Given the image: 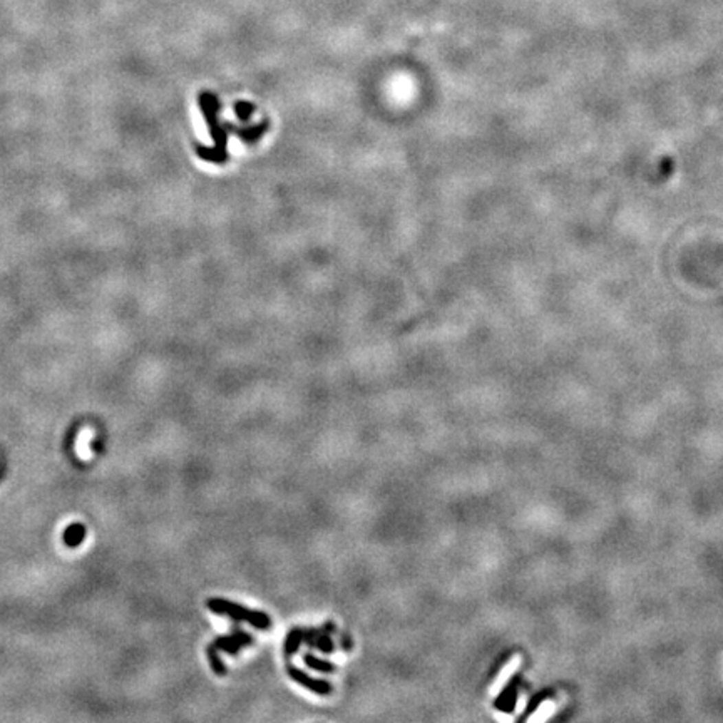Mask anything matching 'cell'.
Masks as SVG:
<instances>
[{"instance_id":"6da1fadb","label":"cell","mask_w":723,"mask_h":723,"mask_svg":"<svg viewBox=\"0 0 723 723\" xmlns=\"http://www.w3.org/2000/svg\"><path fill=\"white\" fill-rule=\"evenodd\" d=\"M208 608H210L213 613L225 614V616H230L234 621L249 623V625L255 626L256 630H261V632H265V630H268L271 626V618L268 616L267 613H263V611L249 610V608L238 605V603L228 601V599H221V598L208 599Z\"/></svg>"},{"instance_id":"7a4b0ae2","label":"cell","mask_w":723,"mask_h":723,"mask_svg":"<svg viewBox=\"0 0 723 723\" xmlns=\"http://www.w3.org/2000/svg\"><path fill=\"white\" fill-rule=\"evenodd\" d=\"M287 673L295 683H298L300 687L307 688V690L313 691V693L320 695V697H326V695H330L333 691L332 683L326 682V680L313 678V676H310L305 670H300V668L295 667V665H287Z\"/></svg>"},{"instance_id":"3957f363","label":"cell","mask_w":723,"mask_h":723,"mask_svg":"<svg viewBox=\"0 0 723 723\" xmlns=\"http://www.w3.org/2000/svg\"><path fill=\"white\" fill-rule=\"evenodd\" d=\"M252 643H253L252 634H248L246 632H241V630H238L236 626H234L233 634L221 636V638H218L216 641H213V645L216 646L218 649H223V652L230 653V655H236V653H240L241 649L246 648V646H249Z\"/></svg>"},{"instance_id":"277c9868","label":"cell","mask_w":723,"mask_h":723,"mask_svg":"<svg viewBox=\"0 0 723 723\" xmlns=\"http://www.w3.org/2000/svg\"><path fill=\"white\" fill-rule=\"evenodd\" d=\"M516 702H518V683L511 682L506 688H504L501 693H499V697L496 698L494 707L498 710L504 711V713H511V711H514Z\"/></svg>"},{"instance_id":"5b68a950","label":"cell","mask_w":723,"mask_h":723,"mask_svg":"<svg viewBox=\"0 0 723 723\" xmlns=\"http://www.w3.org/2000/svg\"><path fill=\"white\" fill-rule=\"evenodd\" d=\"M303 634H305V630L303 628H291L290 633L287 634L283 645V652L287 658H291V656L298 652L300 646L303 643Z\"/></svg>"},{"instance_id":"8992f818","label":"cell","mask_w":723,"mask_h":723,"mask_svg":"<svg viewBox=\"0 0 723 723\" xmlns=\"http://www.w3.org/2000/svg\"><path fill=\"white\" fill-rule=\"evenodd\" d=\"M303 663H305L307 667L310 668V670H315V671H318V673H333V671H335V665H333L332 661L318 658V656H315L313 653H310V652H307L305 655H303Z\"/></svg>"},{"instance_id":"52a82bcc","label":"cell","mask_w":723,"mask_h":723,"mask_svg":"<svg viewBox=\"0 0 723 723\" xmlns=\"http://www.w3.org/2000/svg\"><path fill=\"white\" fill-rule=\"evenodd\" d=\"M91 439H92V430L91 429L80 430L79 436H78V441H76V452H78L79 459H82V460H89L91 459V449H89V441Z\"/></svg>"},{"instance_id":"ba28073f","label":"cell","mask_w":723,"mask_h":723,"mask_svg":"<svg viewBox=\"0 0 723 723\" xmlns=\"http://www.w3.org/2000/svg\"><path fill=\"white\" fill-rule=\"evenodd\" d=\"M208 660H210L211 668H213V671L216 673V675H226V667L223 665L220 656H218V648L213 643L208 646Z\"/></svg>"},{"instance_id":"9c48e42d","label":"cell","mask_w":723,"mask_h":723,"mask_svg":"<svg viewBox=\"0 0 723 723\" xmlns=\"http://www.w3.org/2000/svg\"><path fill=\"white\" fill-rule=\"evenodd\" d=\"M315 648H318L322 653H325V655H332V653L335 652V643H333L330 633H325L322 630L320 636H318L317 641H315Z\"/></svg>"},{"instance_id":"30bf717a","label":"cell","mask_w":723,"mask_h":723,"mask_svg":"<svg viewBox=\"0 0 723 723\" xmlns=\"http://www.w3.org/2000/svg\"><path fill=\"white\" fill-rule=\"evenodd\" d=\"M551 713H553V703L546 702V703H542L540 709H537V713H534L531 718H533V720H544V718H548Z\"/></svg>"},{"instance_id":"8fae6325","label":"cell","mask_w":723,"mask_h":723,"mask_svg":"<svg viewBox=\"0 0 723 723\" xmlns=\"http://www.w3.org/2000/svg\"><path fill=\"white\" fill-rule=\"evenodd\" d=\"M322 633V628H309L305 630V634H303V641H307V645L311 646V648H315V641H317V638L320 636Z\"/></svg>"},{"instance_id":"7c38bea8","label":"cell","mask_w":723,"mask_h":723,"mask_svg":"<svg viewBox=\"0 0 723 723\" xmlns=\"http://www.w3.org/2000/svg\"><path fill=\"white\" fill-rule=\"evenodd\" d=\"M342 648H344L345 652H350V649H352V638H350L347 633L342 634Z\"/></svg>"}]
</instances>
